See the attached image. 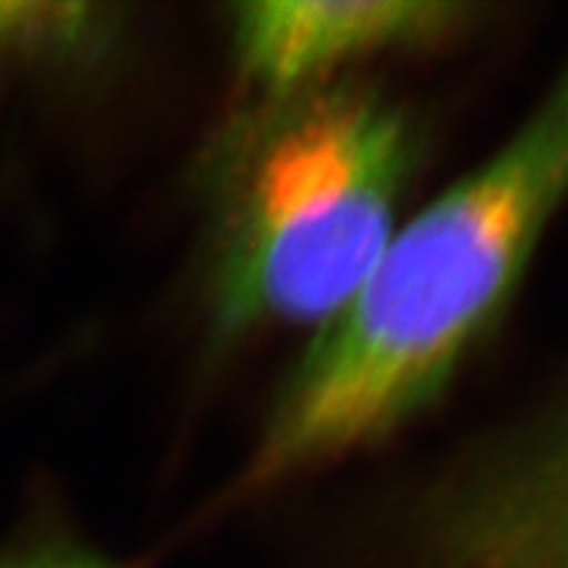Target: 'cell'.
<instances>
[{"label": "cell", "mask_w": 568, "mask_h": 568, "mask_svg": "<svg viewBox=\"0 0 568 568\" xmlns=\"http://www.w3.org/2000/svg\"><path fill=\"white\" fill-rule=\"evenodd\" d=\"M568 202V62L500 150L398 225L277 394L248 481L323 465L432 407L503 315Z\"/></svg>", "instance_id": "obj_1"}, {"label": "cell", "mask_w": 568, "mask_h": 568, "mask_svg": "<svg viewBox=\"0 0 568 568\" xmlns=\"http://www.w3.org/2000/svg\"><path fill=\"white\" fill-rule=\"evenodd\" d=\"M422 152L410 112L344 79L230 116L197 169L213 327L317 329L339 315L398 230Z\"/></svg>", "instance_id": "obj_2"}, {"label": "cell", "mask_w": 568, "mask_h": 568, "mask_svg": "<svg viewBox=\"0 0 568 568\" xmlns=\"http://www.w3.org/2000/svg\"><path fill=\"white\" fill-rule=\"evenodd\" d=\"M443 0H254L230 8V43L261 95L304 91L384 50L434 43L469 22Z\"/></svg>", "instance_id": "obj_3"}, {"label": "cell", "mask_w": 568, "mask_h": 568, "mask_svg": "<svg viewBox=\"0 0 568 568\" xmlns=\"http://www.w3.org/2000/svg\"><path fill=\"white\" fill-rule=\"evenodd\" d=\"M443 519L467 568H568V422L471 476Z\"/></svg>", "instance_id": "obj_4"}, {"label": "cell", "mask_w": 568, "mask_h": 568, "mask_svg": "<svg viewBox=\"0 0 568 568\" xmlns=\"http://www.w3.org/2000/svg\"><path fill=\"white\" fill-rule=\"evenodd\" d=\"M126 27L110 3H10L0 0V58L24 64L98 62Z\"/></svg>", "instance_id": "obj_5"}, {"label": "cell", "mask_w": 568, "mask_h": 568, "mask_svg": "<svg viewBox=\"0 0 568 568\" xmlns=\"http://www.w3.org/2000/svg\"><path fill=\"white\" fill-rule=\"evenodd\" d=\"M0 568H123L69 536L33 538L0 552Z\"/></svg>", "instance_id": "obj_6"}]
</instances>
